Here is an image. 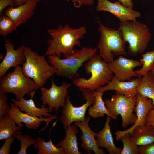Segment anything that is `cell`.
<instances>
[{
	"mask_svg": "<svg viewBox=\"0 0 154 154\" xmlns=\"http://www.w3.org/2000/svg\"><path fill=\"white\" fill-rule=\"evenodd\" d=\"M8 113L18 126L23 127V123H24L27 128L35 130L39 127L42 121L46 122L48 125L57 117L56 116L44 118L33 117L23 112L19 107L15 105L13 102L10 104V108L8 110Z\"/></svg>",
	"mask_w": 154,
	"mask_h": 154,
	"instance_id": "obj_16",
	"label": "cell"
},
{
	"mask_svg": "<svg viewBox=\"0 0 154 154\" xmlns=\"http://www.w3.org/2000/svg\"><path fill=\"white\" fill-rule=\"evenodd\" d=\"M90 119V116H86L82 121L73 123V124L79 128L82 132V134L80 137L81 147L87 152L88 154H91L90 153L92 151L95 154H106L102 148H99L96 143L95 139L96 133L92 130L88 125Z\"/></svg>",
	"mask_w": 154,
	"mask_h": 154,
	"instance_id": "obj_17",
	"label": "cell"
},
{
	"mask_svg": "<svg viewBox=\"0 0 154 154\" xmlns=\"http://www.w3.org/2000/svg\"><path fill=\"white\" fill-rule=\"evenodd\" d=\"M120 140L123 145L121 154H139L135 140L129 133H126L123 135Z\"/></svg>",
	"mask_w": 154,
	"mask_h": 154,
	"instance_id": "obj_28",
	"label": "cell"
},
{
	"mask_svg": "<svg viewBox=\"0 0 154 154\" xmlns=\"http://www.w3.org/2000/svg\"><path fill=\"white\" fill-rule=\"evenodd\" d=\"M14 120L9 114L0 117V140L12 137L22 127L16 125Z\"/></svg>",
	"mask_w": 154,
	"mask_h": 154,
	"instance_id": "obj_23",
	"label": "cell"
},
{
	"mask_svg": "<svg viewBox=\"0 0 154 154\" xmlns=\"http://www.w3.org/2000/svg\"><path fill=\"white\" fill-rule=\"evenodd\" d=\"M47 32L51 38L47 41L48 47L45 55H56L60 58L62 54L67 58L73 53L75 46L82 47L79 40L84 37L86 29L84 26L74 29L66 24L60 25L57 29H48Z\"/></svg>",
	"mask_w": 154,
	"mask_h": 154,
	"instance_id": "obj_1",
	"label": "cell"
},
{
	"mask_svg": "<svg viewBox=\"0 0 154 154\" xmlns=\"http://www.w3.org/2000/svg\"><path fill=\"white\" fill-rule=\"evenodd\" d=\"M8 98L4 93L0 92V117L8 114V111L10 108L7 103Z\"/></svg>",
	"mask_w": 154,
	"mask_h": 154,
	"instance_id": "obj_31",
	"label": "cell"
},
{
	"mask_svg": "<svg viewBox=\"0 0 154 154\" xmlns=\"http://www.w3.org/2000/svg\"><path fill=\"white\" fill-rule=\"evenodd\" d=\"M77 126L73 124L65 129V137L56 145L63 149L64 154H82L78 146L76 135L78 133Z\"/></svg>",
	"mask_w": 154,
	"mask_h": 154,
	"instance_id": "obj_21",
	"label": "cell"
},
{
	"mask_svg": "<svg viewBox=\"0 0 154 154\" xmlns=\"http://www.w3.org/2000/svg\"><path fill=\"white\" fill-rule=\"evenodd\" d=\"M129 134L135 139L137 146L154 142V127L152 125L145 124L137 126Z\"/></svg>",
	"mask_w": 154,
	"mask_h": 154,
	"instance_id": "obj_22",
	"label": "cell"
},
{
	"mask_svg": "<svg viewBox=\"0 0 154 154\" xmlns=\"http://www.w3.org/2000/svg\"><path fill=\"white\" fill-rule=\"evenodd\" d=\"M137 98L127 97L123 94H117L112 95L110 100L106 99L104 102L106 107L113 119L116 120L120 114L122 117L121 127L125 129L136 122L137 117L133 113Z\"/></svg>",
	"mask_w": 154,
	"mask_h": 154,
	"instance_id": "obj_8",
	"label": "cell"
},
{
	"mask_svg": "<svg viewBox=\"0 0 154 154\" xmlns=\"http://www.w3.org/2000/svg\"><path fill=\"white\" fill-rule=\"evenodd\" d=\"M37 90H34L30 95L31 98L29 100H26L23 98L19 100L13 99L11 101L13 102L14 104L19 107L22 112H25L30 116L41 118L53 117L54 115L49 113L48 108L41 107L40 108L36 106L33 98Z\"/></svg>",
	"mask_w": 154,
	"mask_h": 154,
	"instance_id": "obj_19",
	"label": "cell"
},
{
	"mask_svg": "<svg viewBox=\"0 0 154 154\" xmlns=\"http://www.w3.org/2000/svg\"><path fill=\"white\" fill-rule=\"evenodd\" d=\"M141 78H133L129 81H121L114 76L111 80L105 86L97 89L102 93L110 90L116 91V94H123L127 97L133 98L138 94L137 88L140 83Z\"/></svg>",
	"mask_w": 154,
	"mask_h": 154,
	"instance_id": "obj_15",
	"label": "cell"
},
{
	"mask_svg": "<svg viewBox=\"0 0 154 154\" xmlns=\"http://www.w3.org/2000/svg\"><path fill=\"white\" fill-rule=\"evenodd\" d=\"M8 5L14 6L13 0H0V15L3 14L4 10Z\"/></svg>",
	"mask_w": 154,
	"mask_h": 154,
	"instance_id": "obj_36",
	"label": "cell"
},
{
	"mask_svg": "<svg viewBox=\"0 0 154 154\" xmlns=\"http://www.w3.org/2000/svg\"><path fill=\"white\" fill-rule=\"evenodd\" d=\"M153 74V76H154V68L151 71Z\"/></svg>",
	"mask_w": 154,
	"mask_h": 154,
	"instance_id": "obj_40",
	"label": "cell"
},
{
	"mask_svg": "<svg viewBox=\"0 0 154 154\" xmlns=\"http://www.w3.org/2000/svg\"><path fill=\"white\" fill-rule=\"evenodd\" d=\"M14 137H16L21 143V148L16 154H27V148L30 146L34 145L36 142V140L31 137L28 134L25 135H22L20 131L15 133L13 135Z\"/></svg>",
	"mask_w": 154,
	"mask_h": 154,
	"instance_id": "obj_29",
	"label": "cell"
},
{
	"mask_svg": "<svg viewBox=\"0 0 154 154\" xmlns=\"http://www.w3.org/2000/svg\"><path fill=\"white\" fill-rule=\"evenodd\" d=\"M140 154H154V142L145 145L137 146Z\"/></svg>",
	"mask_w": 154,
	"mask_h": 154,
	"instance_id": "obj_33",
	"label": "cell"
},
{
	"mask_svg": "<svg viewBox=\"0 0 154 154\" xmlns=\"http://www.w3.org/2000/svg\"><path fill=\"white\" fill-rule=\"evenodd\" d=\"M5 48L6 54L0 64V78L5 76L8 70L11 67L16 66L22 64L25 60L24 52V46L15 50L14 46L8 39H5Z\"/></svg>",
	"mask_w": 154,
	"mask_h": 154,
	"instance_id": "obj_13",
	"label": "cell"
},
{
	"mask_svg": "<svg viewBox=\"0 0 154 154\" xmlns=\"http://www.w3.org/2000/svg\"><path fill=\"white\" fill-rule=\"evenodd\" d=\"M146 125L154 127V107L150 110L146 116Z\"/></svg>",
	"mask_w": 154,
	"mask_h": 154,
	"instance_id": "obj_35",
	"label": "cell"
},
{
	"mask_svg": "<svg viewBox=\"0 0 154 154\" xmlns=\"http://www.w3.org/2000/svg\"><path fill=\"white\" fill-rule=\"evenodd\" d=\"M98 29L100 37L98 43L99 55L108 63L114 60V55H125L127 42L124 39L121 32L119 29L116 30L104 26L98 21Z\"/></svg>",
	"mask_w": 154,
	"mask_h": 154,
	"instance_id": "obj_6",
	"label": "cell"
},
{
	"mask_svg": "<svg viewBox=\"0 0 154 154\" xmlns=\"http://www.w3.org/2000/svg\"><path fill=\"white\" fill-rule=\"evenodd\" d=\"M40 88L33 80L25 76L19 65L15 67L13 72L0 78V92L14 94L16 100L24 98L26 94L30 95Z\"/></svg>",
	"mask_w": 154,
	"mask_h": 154,
	"instance_id": "obj_7",
	"label": "cell"
},
{
	"mask_svg": "<svg viewBox=\"0 0 154 154\" xmlns=\"http://www.w3.org/2000/svg\"><path fill=\"white\" fill-rule=\"evenodd\" d=\"M25 60L22 64V70L26 77L31 78L40 88L44 85L47 80L52 77L56 71L45 59L44 54L40 56L29 47H24Z\"/></svg>",
	"mask_w": 154,
	"mask_h": 154,
	"instance_id": "obj_5",
	"label": "cell"
},
{
	"mask_svg": "<svg viewBox=\"0 0 154 154\" xmlns=\"http://www.w3.org/2000/svg\"><path fill=\"white\" fill-rule=\"evenodd\" d=\"M99 54H96L85 62L84 69L90 77L86 79L83 77L73 80L72 84L78 88L87 89L94 91L108 84L112 79L113 73L108 63L102 60Z\"/></svg>",
	"mask_w": 154,
	"mask_h": 154,
	"instance_id": "obj_2",
	"label": "cell"
},
{
	"mask_svg": "<svg viewBox=\"0 0 154 154\" xmlns=\"http://www.w3.org/2000/svg\"><path fill=\"white\" fill-rule=\"evenodd\" d=\"M17 27L8 16L4 14L0 16V34L4 37L15 31Z\"/></svg>",
	"mask_w": 154,
	"mask_h": 154,
	"instance_id": "obj_30",
	"label": "cell"
},
{
	"mask_svg": "<svg viewBox=\"0 0 154 154\" xmlns=\"http://www.w3.org/2000/svg\"><path fill=\"white\" fill-rule=\"evenodd\" d=\"M78 89L82 92L83 97L86 100V102L81 106L75 107L70 101L69 95H67L65 106L62 110V115L60 119L64 129L71 126L74 122L83 120L86 117L85 114L88 108L94 102V91H92L87 89Z\"/></svg>",
	"mask_w": 154,
	"mask_h": 154,
	"instance_id": "obj_9",
	"label": "cell"
},
{
	"mask_svg": "<svg viewBox=\"0 0 154 154\" xmlns=\"http://www.w3.org/2000/svg\"><path fill=\"white\" fill-rule=\"evenodd\" d=\"M137 91L141 96L151 99L154 106V76L151 71L142 77Z\"/></svg>",
	"mask_w": 154,
	"mask_h": 154,
	"instance_id": "obj_24",
	"label": "cell"
},
{
	"mask_svg": "<svg viewBox=\"0 0 154 154\" xmlns=\"http://www.w3.org/2000/svg\"><path fill=\"white\" fill-rule=\"evenodd\" d=\"M4 57V55L2 54H0V60L2 59Z\"/></svg>",
	"mask_w": 154,
	"mask_h": 154,
	"instance_id": "obj_39",
	"label": "cell"
},
{
	"mask_svg": "<svg viewBox=\"0 0 154 154\" xmlns=\"http://www.w3.org/2000/svg\"><path fill=\"white\" fill-rule=\"evenodd\" d=\"M125 6L131 9H133V3L132 0H118Z\"/></svg>",
	"mask_w": 154,
	"mask_h": 154,
	"instance_id": "obj_37",
	"label": "cell"
},
{
	"mask_svg": "<svg viewBox=\"0 0 154 154\" xmlns=\"http://www.w3.org/2000/svg\"><path fill=\"white\" fill-rule=\"evenodd\" d=\"M67 1H71L73 3L74 6L77 8L80 7L83 5H91L94 2V0H67Z\"/></svg>",
	"mask_w": 154,
	"mask_h": 154,
	"instance_id": "obj_34",
	"label": "cell"
},
{
	"mask_svg": "<svg viewBox=\"0 0 154 154\" xmlns=\"http://www.w3.org/2000/svg\"><path fill=\"white\" fill-rule=\"evenodd\" d=\"M97 11L109 12L118 18L121 22L136 20L141 16L140 12L125 6L119 1L113 3L108 0H97Z\"/></svg>",
	"mask_w": 154,
	"mask_h": 154,
	"instance_id": "obj_12",
	"label": "cell"
},
{
	"mask_svg": "<svg viewBox=\"0 0 154 154\" xmlns=\"http://www.w3.org/2000/svg\"><path fill=\"white\" fill-rule=\"evenodd\" d=\"M119 29L129 44L128 53L132 56L142 54L147 48L151 37L149 27L137 20L120 22Z\"/></svg>",
	"mask_w": 154,
	"mask_h": 154,
	"instance_id": "obj_4",
	"label": "cell"
},
{
	"mask_svg": "<svg viewBox=\"0 0 154 154\" xmlns=\"http://www.w3.org/2000/svg\"><path fill=\"white\" fill-rule=\"evenodd\" d=\"M41 0H13L15 6H18L23 4L29 1H32L37 4L40 2Z\"/></svg>",
	"mask_w": 154,
	"mask_h": 154,
	"instance_id": "obj_38",
	"label": "cell"
},
{
	"mask_svg": "<svg viewBox=\"0 0 154 154\" xmlns=\"http://www.w3.org/2000/svg\"><path fill=\"white\" fill-rule=\"evenodd\" d=\"M142 58L139 59L142 63V68L135 70L138 78H141L154 68V49L141 54Z\"/></svg>",
	"mask_w": 154,
	"mask_h": 154,
	"instance_id": "obj_27",
	"label": "cell"
},
{
	"mask_svg": "<svg viewBox=\"0 0 154 154\" xmlns=\"http://www.w3.org/2000/svg\"></svg>",
	"mask_w": 154,
	"mask_h": 154,
	"instance_id": "obj_41",
	"label": "cell"
},
{
	"mask_svg": "<svg viewBox=\"0 0 154 154\" xmlns=\"http://www.w3.org/2000/svg\"><path fill=\"white\" fill-rule=\"evenodd\" d=\"M50 137L48 142L44 141V138L38 136L36 142L33 145V148L37 149V154H64V150L61 147L55 146Z\"/></svg>",
	"mask_w": 154,
	"mask_h": 154,
	"instance_id": "obj_26",
	"label": "cell"
},
{
	"mask_svg": "<svg viewBox=\"0 0 154 154\" xmlns=\"http://www.w3.org/2000/svg\"><path fill=\"white\" fill-rule=\"evenodd\" d=\"M13 136L5 139V142L0 149V154H9L11 151V146L14 140Z\"/></svg>",
	"mask_w": 154,
	"mask_h": 154,
	"instance_id": "obj_32",
	"label": "cell"
},
{
	"mask_svg": "<svg viewBox=\"0 0 154 154\" xmlns=\"http://www.w3.org/2000/svg\"><path fill=\"white\" fill-rule=\"evenodd\" d=\"M98 50L97 48L83 47L81 50L74 49L73 54L65 59H61L56 55H49V62L55 68L56 75L72 79L79 76V68L97 54Z\"/></svg>",
	"mask_w": 154,
	"mask_h": 154,
	"instance_id": "obj_3",
	"label": "cell"
},
{
	"mask_svg": "<svg viewBox=\"0 0 154 154\" xmlns=\"http://www.w3.org/2000/svg\"><path fill=\"white\" fill-rule=\"evenodd\" d=\"M37 5L36 3L29 1L17 7L11 6L5 9L3 13L9 17L18 27L25 23L31 18L36 9Z\"/></svg>",
	"mask_w": 154,
	"mask_h": 154,
	"instance_id": "obj_18",
	"label": "cell"
},
{
	"mask_svg": "<svg viewBox=\"0 0 154 154\" xmlns=\"http://www.w3.org/2000/svg\"><path fill=\"white\" fill-rule=\"evenodd\" d=\"M103 93L96 90L94 91L95 100L92 106H90L88 109V114L90 117L96 118L99 117H104L105 114H106L113 118L107 109L104 102L102 100Z\"/></svg>",
	"mask_w": 154,
	"mask_h": 154,
	"instance_id": "obj_25",
	"label": "cell"
},
{
	"mask_svg": "<svg viewBox=\"0 0 154 154\" xmlns=\"http://www.w3.org/2000/svg\"><path fill=\"white\" fill-rule=\"evenodd\" d=\"M111 72L114 76L121 81L131 80L133 77H137L134 69L140 67L142 63L139 60L128 59L120 56L117 59L108 63Z\"/></svg>",
	"mask_w": 154,
	"mask_h": 154,
	"instance_id": "obj_11",
	"label": "cell"
},
{
	"mask_svg": "<svg viewBox=\"0 0 154 154\" xmlns=\"http://www.w3.org/2000/svg\"><path fill=\"white\" fill-rule=\"evenodd\" d=\"M111 118L110 116L107 115L104 127L96 133V142L99 147L105 148L109 154H121L122 149L116 147L114 143L109 125Z\"/></svg>",
	"mask_w": 154,
	"mask_h": 154,
	"instance_id": "obj_20",
	"label": "cell"
},
{
	"mask_svg": "<svg viewBox=\"0 0 154 154\" xmlns=\"http://www.w3.org/2000/svg\"><path fill=\"white\" fill-rule=\"evenodd\" d=\"M136 103L134 111L136 112L137 119L135 123L128 129L123 131L117 130L115 132L116 139L119 140L126 133L130 134L135 127L146 124V116L149 111L154 107L152 100L138 94L136 95Z\"/></svg>",
	"mask_w": 154,
	"mask_h": 154,
	"instance_id": "obj_14",
	"label": "cell"
},
{
	"mask_svg": "<svg viewBox=\"0 0 154 154\" xmlns=\"http://www.w3.org/2000/svg\"><path fill=\"white\" fill-rule=\"evenodd\" d=\"M71 84V83L63 82L61 86H59L56 85L52 80L51 87L49 89L44 86L40 88V100L42 103L41 107L47 105L49 106V113L52 112L54 108L55 113H57L60 107L63 108L65 106L66 97L68 92L67 90Z\"/></svg>",
	"mask_w": 154,
	"mask_h": 154,
	"instance_id": "obj_10",
	"label": "cell"
}]
</instances>
